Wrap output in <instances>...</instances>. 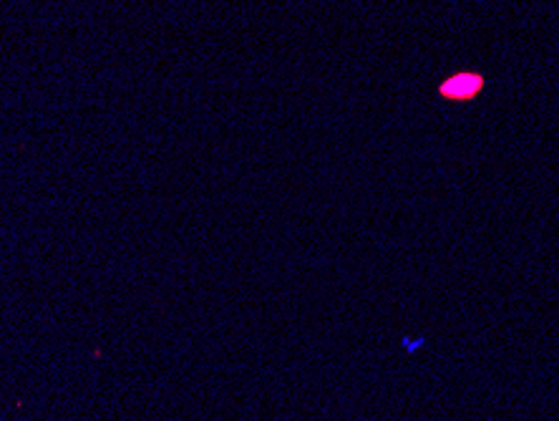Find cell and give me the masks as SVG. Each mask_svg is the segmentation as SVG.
Instances as JSON below:
<instances>
[{"label":"cell","mask_w":559,"mask_h":421,"mask_svg":"<svg viewBox=\"0 0 559 421\" xmlns=\"http://www.w3.org/2000/svg\"><path fill=\"white\" fill-rule=\"evenodd\" d=\"M481 88H484V76L471 73V71H462V73L451 76V79H446L444 84L438 86V94L444 98H451V101H469Z\"/></svg>","instance_id":"6da1fadb"}]
</instances>
